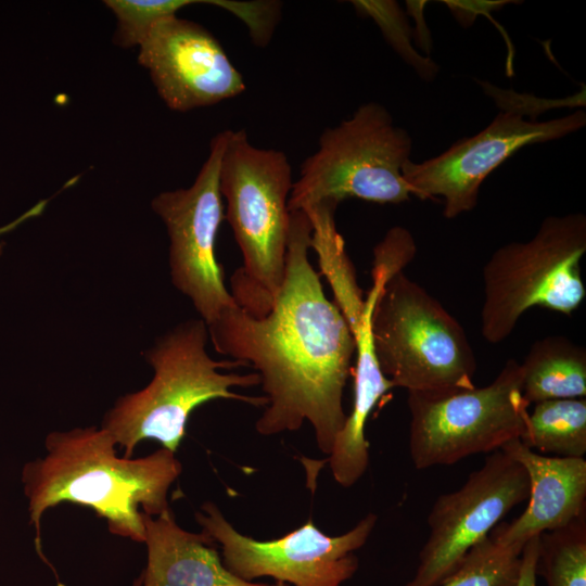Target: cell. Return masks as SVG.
Segmentation results:
<instances>
[{"mask_svg": "<svg viewBox=\"0 0 586 586\" xmlns=\"http://www.w3.org/2000/svg\"><path fill=\"white\" fill-rule=\"evenodd\" d=\"M310 240L306 213L291 212L284 278L271 309L255 317L235 304L207 329L218 354L251 365L260 378L267 405L257 433L297 431L307 421L329 455L347 417L343 394L356 345L309 262Z\"/></svg>", "mask_w": 586, "mask_h": 586, "instance_id": "obj_1", "label": "cell"}, {"mask_svg": "<svg viewBox=\"0 0 586 586\" xmlns=\"http://www.w3.org/2000/svg\"><path fill=\"white\" fill-rule=\"evenodd\" d=\"M116 443L103 428L50 432L46 454L27 461L21 472L35 545L42 557L41 520L60 504L92 509L119 537L143 543V513L167 511L168 492L182 466L166 448L140 458L116 455Z\"/></svg>", "mask_w": 586, "mask_h": 586, "instance_id": "obj_2", "label": "cell"}, {"mask_svg": "<svg viewBox=\"0 0 586 586\" xmlns=\"http://www.w3.org/2000/svg\"><path fill=\"white\" fill-rule=\"evenodd\" d=\"M206 323L190 319L179 323L144 352L154 374L150 383L133 393L118 397L105 413L102 425L131 458L137 445L154 440L163 448L176 453L186 434L191 413L214 399L244 402L266 407L265 396H247L232 387L260 384L257 372H221L240 366L237 360H215L207 351Z\"/></svg>", "mask_w": 586, "mask_h": 586, "instance_id": "obj_3", "label": "cell"}, {"mask_svg": "<svg viewBox=\"0 0 586 586\" xmlns=\"http://www.w3.org/2000/svg\"><path fill=\"white\" fill-rule=\"evenodd\" d=\"M293 182L285 153L253 145L243 129L224 131L219 189L243 257L230 293L255 317L271 309L283 282Z\"/></svg>", "mask_w": 586, "mask_h": 586, "instance_id": "obj_4", "label": "cell"}, {"mask_svg": "<svg viewBox=\"0 0 586 586\" xmlns=\"http://www.w3.org/2000/svg\"><path fill=\"white\" fill-rule=\"evenodd\" d=\"M371 333L378 364L394 387L440 393L474 386L477 364L462 326L403 271L378 295Z\"/></svg>", "mask_w": 586, "mask_h": 586, "instance_id": "obj_5", "label": "cell"}, {"mask_svg": "<svg viewBox=\"0 0 586 586\" xmlns=\"http://www.w3.org/2000/svg\"><path fill=\"white\" fill-rule=\"evenodd\" d=\"M585 253L583 213L548 216L528 241L498 247L483 267V337L491 344L505 341L535 306L563 315L575 311L586 296Z\"/></svg>", "mask_w": 586, "mask_h": 586, "instance_id": "obj_6", "label": "cell"}, {"mask_svg": "<svg viewBox=\"0 0 586 586\" xmlns=\"http://www.w3.org/2000/svg\"><path fill=\"white\" fill-rule=\"evenodd\" d=\"M411 149L409 132L395 125L385 106L360 105L351 117L322 131L318 149L302 163L293 182L289 212L349 198L378 204L408 201L411 190L402 169Z\"/></svg>", "mask_w": 586, "mask_h": 586, "instance_id": "obj_7", "label": "cell"}, {"mask_svg": "<svg viewBox=\"0 0 586 586\" xmlns=\"http://www.w3.org/2000/svg\"><path fill=\"white\" fill-rule=\"evenodd\" d=\"M407 405L409 454L418 470L498 450L523 435L530 415L520 362L513 358L485 386L408 392Z\"/></svg>", "mask_w": 586, "mask_h": 586, "instance_id": "obj_8", "label": "cell"}, {"mask_svg": "<svg viewBox=\"0 0 586 586\" xmlns=\"http://www.w3.org/2000/svg\"><path fill=\"white\" fill-rule=\"evenodd\" d=\"M202 532L221 547L225 566L247 582L268 576L290 586H342L358 569L355 551L372 533L377 515L368 513L348 532L330 536L309 519L304 525L270 540L246 536L212 501L195 512Z\"/></svg>", "mask_w": 586, "mask_h": 586, "instance_id": "obj_9", "label": "cell"}, {"mask_svg": "<svg viewBox=\"0 0 586 586\" xmlns=\"http://www.w3.org/2000/svg\"><path fill=\"white\" fill-rule=\"evenodd\" d=\"M224 131L214 136L209 154L189 188L165 191L151 202L169 238V272L174 286L190 298L206 326L235 305L216 257V240L225 219L219 189Z\"/></svg>", "mask_w": 586, "mask_h": 586, "instance_id": "obj_10", "label": "cell"}, {"mask_svg": "<svg viewBox=\"0 0 586 586\" xmlns=\"http://www.w3.org/2000/svg\"><path fill=\"white\" fill-rule=\"evenodd\" d=\"M523 116L505 109L483 130L443 153L420 163L407 161L402 174L411 194L421 200L442 198L444 217L456 218L474 209L482 182L519 150L561 139L586 125L584 110L543 122Z\"/></svg>", "mask_w": 586, "mask_h": 586, "instance_id": "obj_11", "label": "cell"}, {"mask_svg": "<svg viewBox=\"0 0 586 586\" xmlns=\"http://www.w3.org/2000/svg\"><path fill=\"white\" fill-rule=\"evenodd\" d=\"M528 496L524 467L501 449L489 453L460 488L434 501L428 515L429 537L413 577L404 586H440L467 552Z\"/></svg>", "mask_w": 586, "mask_h": 586, "instance_id": "obj_12", "label": "cell"}, {"mask_svg": "<svg viewBox=\"0 0 586 586\" xmlns=\"http://www.w3.org/2000/svg\"><path fill=\"white\" fill-rule=\"evenodd\" d=\"M138 48L139 64L173 111L214 105L245 91L242 74L219 41L177 14L157 21Z\"/></svg>", "mask_w": 586, "mask_h": 586, "instance_id": "obj_13", "label": "cell"}, {"mask_svg": "<svg viewBox=\"0 0 586 586\" xmlns=\"http://www.w3.org/2000/svg\"><path fill=\"white\" fill-rule=\"evenodd\" d=\"M521 463L528 476L525 510L512 522L498 524L489 534L505 545H525L533 536L553 531L586 513V460L545 456L519 438L500 448Z\"/></svg>", "mask_w": 586, "mask_h": 586, "instance_id": "obj_14", "label": "cell"}, {"mask_svg": "<svg viewBox=\"0 0 586 586\" xmlns=\"http://www.w3.org/2000/svg\"><path fill=\"white\" fill-rule=\"evenodd\" d=\"M143 524L148 562L141 586H264L233 575L216 543L179 526L171 509L156 517L143 513Z\"/></svg>", "mask_w": 586, "mask_h": 586, "instance_id": "obj_15", "label": "cell"}, {"mask_svg": "<svg viewBox=\"0 0 586 586\" xmlns=\"http://www.w3.org/2000/svg\"><path fill=\"white\" fill-rule=\"evenodd\" d=\"M379 293L378 286H371L365 296L359 323L353 331L356 345L353 407L327 460L335 482L343 487L355 485L365 474L369 464L367 420L380 398L394 388L381 371L372 341L371 316Z\"/></svg>", "mask_w": 586, "mask_h": 586, "instance_id": "obj_16", "label": "cell"}, {"mask_svg": "<svg viewBox=\"0 0 586 586\" xmlns=\"http://www.w3.org/2000/svg\"><path fill=\"white\" fill-rule=\"evenodd\" d=\"M520 369L522 395L530 405L586 396V349L564 335L534 342Z\"/></svg>", "mask_w": 586, "mask_h": 586, "instance_id": "obj_17", "label": "cell"}, {"mask_svg": "<svg viewBox=\"0 0 586 586\" xmlns=\"http://www.w3.org/2000/svg\"><path fill=\"white\" fill-rule=\"evenodd\" d=\"M337 205L335 202L323 201L303 212L311 225L310 247L315 250L321 272L332 288L334 303L353 332L359 323L365 297L357 283L355 268L346 253L344 240L336 229Z\"/></svg>", "mask_w": 586, "mask_h": 586, "instance_id": "obj_18", "label": "cell"}, {"mask_svg": "<svg viewBox=\"0 0 586 586\" xmlns=\"http://www.w3.org/2000/svg\"><path fill=\"white\" fill-rule=\"evenodd\" d=\"M526 447L558 457L586 454V399H549L534 404L519 438Z\"/></svg>", "mask_w": 586, "mask_h": 586, "instance_id": "obj_19", "label": "cell"}, {"mask_svg": "<svg viewBox=\"0 0 586 586\" xmlns=\"http://www.w3.org/2000/svg\"><path fill=\"white\" fill-rule=\"evenodd\" d=\"M536 573L547 586H586V513L539 535Z\"/></svg>", "mask_w": 586, "mask_h": 586, "instance_id": "obj_20", "label": "cell"}, {"mask_svg": "<svg viewBox=\"0 0 586 586\" xmlns=\"http://www.w3.org/2000/svg\"><path fill=\"white\" fill-rule=\"evenodd\" d=\"M523 547L505 545L489 534L440 586H517Z\"/></svg>", "mask_w": 586, "mask_h": 586, "instance_id": "obj_21", "label": "cell"}, {"mask_svg": "<svg viewBox=\"0 0 586 586\" xmlns=\"http://www.w3.org/2000/svg\"><path fill=\"white\" fill-rule=\"evenodd\" d=\"M351 3L359 15L375 22L390 46L423 80L431 81L437 75L438 65L430 58L421 56L411 46L409 24L396 1L356 0Z\"/></svg>", "mask_w": 586, "mask_h": 586, "instance_id": "obj_22", "label": "cell"}, {"mask_svg": "<svg viewBox=\"0 0 586 586\" xmlns=\"http://www.w3.org/2000/svg\"><path fill=\"white\" fill-rule=\"evenodd\" d=\"M205 1V0H204ZM201 0H106L105 5L116 17L114 41L123 48L139 46L151 27L161 18L176 15Z\"/></svg>", "mask_w": 586, "mask_h": 586, "instance_id": "obj_23", "label": "cell"}, {"mask_svg": "<svg viewBox=\"0 0 586 586\" xmlns=\"http://www.w3.org/2000/svg\"><path fill=\"white\" fill-rule=\"evenodd\" d=\"M511 1H444L463 26L471 25L476 13L487 11L488 9H499Z\"/></svg>", "mask_w": 586, "mask_h": 586, "instance_id": "obj_24", "label": "cell"}, {"mask_svg": "<svg viewBox=\"0 0 586 586\" xmlns=\"http://www.w3.org/2000/svg\"><path fill=\"white\" fill-rule=\"evenodd\" d=\"M539 535L530 538L522 550L521 569L517 586H536V563Z\"/></svg>", "mask_w": 586, "mask_h": 586, "instance_id": "obj_25", "label": "cell"}, {"mask_svg": "<svg viewBox=\"0 0 586 586\" xmlns=\"http://www.w3.org/2000/svg\"><path fill=\"white\" fill-rule=\"evenodd\" d=\"M47 203H48V200H42V201L36 203L34 206H31L26 212H24L22 215L16 217L14 220H12V221L3 225V226H0V238L2 235L13 231L14 229L20 227L25 221L39 216L44 211ZM2 252H3V243L0 242V256H1Z\"/></svg>", "mask_w": 586, "mask_h": 586, "instance_id": "obj_26", "label": "cell"}, {"mask_svg": "<svg viewBox=\"0 0 586 586\" xmlns=\"http://www.w3.org/2000/svg\"><path fill=\"white\" fill-rule=\"evenodd\" d=\"M142 585V575L140 574L137 578L133 579L131 586H141Z\"/></svg>", "mask_w": 586, "mask_h": 586, "instance_id": "obj_27", "label": "cell"}, {"mask_svg": "<svg viewBox=\"0 0 586 586\" xmlns=\"http://www.w3.org/2000/svg\"><path fill=\"white\" fill-rule=\"evenodd\" d=\"M264 586H290V585L282 582H276L275 584H271V585L264 584Z\"/></svg>", "mask_w": 586, "mask_h": 586, "instance_id": "obj_28", "label": "cell"}]
</instances>
